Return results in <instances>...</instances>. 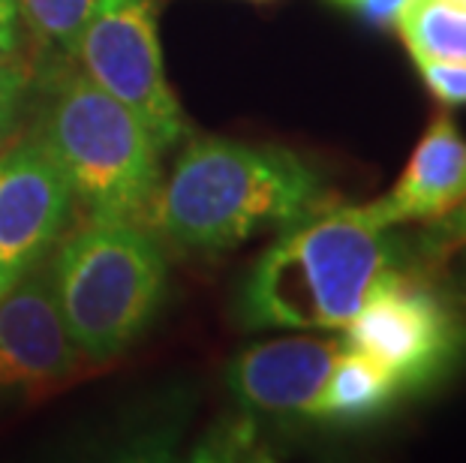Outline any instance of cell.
Listing matches in <instances>:
<instances>
[{
	"label": "cell",
	"instance_id": "obj_15",
	"mask_svg": "<svg viewBox=\"0 0 466 463\" xmlns=\"http://www.w3.org/2000/svg\"><path fill=\"white\" fill-rule=\"evenodd\" d=\"M424 253H428V259H449L451 253H458L463 244H466V199L458 205V208H451L445 216L440 220H433V226L428 232H424Z\"/></svg>",
	"mask_w": 466,
	"mask_h": 463
},
{
	"label": "cell",
	"instance_id": "obj_21",
	"mask_svg": "<svg viewBox=\"0 0 466 463\" xmlns=\"http://www.w3.org/2000/svg\"><path fill=\"white\" fill-rule=\"evenodd\" d=\"M0 298H4V286H0Z\"/></svg>",
	"mask_w": 466,
	"mask_h": 463
},
{
	"label": "cell",
	"instance_id": "obj_12",
	"mask_svg": "<svg viewBox=\"0 0 466 463\" xmlns=\"http://www.w3.org/2000/svg\"><path fill=\"white\" fill-rule=\"evenodd\" d=\"M394 27L415 61L466 64V6L451 0H412Z\"/></svg>",
	"mask_w": 466,
	"mask_h": 463
},
{
	"label": "cell",
	"instance_id": "obj_14",
	"mask_svg": "<svg viewBox=\"0 0 466 463\" xmlns=\"http://www.w3.org/2000/svg\"><path fill=\"white\" fill-rule=\"evenodd\" d=\"M424 85L436 100L449 106H466V64L463 61H415Z\"/></svg>",
	"mask_w": 466,
	"mask_h": 463
},
{
	"label": "cell",
	"instance_id": "obj_18",
	"mask_svg": "<svg viewBox=\"0 0 466 463\" xmlns=\"http://www.w3.org/2000/svg\"><path fill=\"white\" fill-rule=\"evenodd\" d=\"M352 13H359L364 22H373V25H394L398 15L403 13L412 0H334Z\"/></svg>",
	"mask_w": 466,
	"mask_h": 463
},
{
	"label": "cell",
	"instance_id": "obj_16",
	"mask_svg": "<svg viewBox=\"0 0 466 463\" xmlns=\"http://www.w3.org/2000/svg\"><path fill=\"white\" fill-rule=\"evenodd\" d=\"M27 78H31V70L22 61L0 70V142H4V136L15 121L18 103H22V96L27 91Z\"/></svg>",
	"mask_w": 466,
	"mask_h": 463
},
{
	"label": "cell",
	"instance_id": "obj_2",
	"mask_svg": "<svg viewBox=\"0 0 466 463\" xmlns=\"http://www.w3.org/2000/svg\"><path fill=\"white\" fill-rule=\"evenodd\" d=\"M367 205L322 208L283 229L247 274V328L343 331L391 268V238Z\"/></svg>",
	"mask_w": 466,
	"mask_h": 463
},
{
	"label": "cell",
	"instance_id": "obj_9",
	"mask_svg": "<svg viewBox=\"0 0 466 463\" xmlns=\"http://www.w3.org/2000/svg\"><path fill=\"white\" fill-rule=\"evenodd\" d=\"M337 337H280L241 352L229 367L235 398L265 412H310L337 356Z\"/></svg>",
	"mask_w": 466,
	"mask_h": 463
},
{
	"label": "cell",
	"instance_id": "obj_1",
	"mask_svg": "<svg viewBox=\"0 0 466 463\" xmlns=\"http://www.w3.org/2000/svg\"><path fill=\"white\" fill-rule=\"evenodd\" d=\"M329 208L310 166L274 145L208 136L187 142L157 193L151 223L184 250L220 253Z\"/></svg>",
	"mask_w": 466,
	"mask_h": 463
},
{
	"label": "cell",
	"instance_id": "obj_3",
	"mask_svg": "<svg viewBox=\"0 0 466 463\" xmlns=\"http://www.w3.org/2000/svg\"><path fill=\"white\" fill-rule=\"evenodd\" d=\"M48 277L85 358H115L147 328L166 289V256L147 223L87 214L55 244Z\"/></svg>",
	"mask_w": 466,
	"mask_h": 463
},
{
	"label": "cell",
	"instance_id": "obj_5",
	"mask_svg": "<svg viewBox=\"0 0 466 463\" xmlns=\"http://www.w3.org/2000/svg\"><path fill=\"white\" fill-rule=\"evenodd\" d=\"M73 61L94 85L130 108L160 151L187 136V117L166 78L157 0H96Z\"/></svg>",
	"mask_w": 466,
	"mask_h": 463
},
{
	"label": "cell",
	"instance_id": "obj_8",
	"mask_svg": "<svg viewBox=\"0 0 466 463\" xmlns=\"http://www.w3.org/2000/svg\"><path fill=\"white\" fill-rule=\"evenodd\" d=\"M82 361L57 310L48 265H36L0 298V394L43 398L69 386Z\"/></svg>",
	"mask_w": 466,
	"mask_h": 463
},
{
	"label": "cell",
	"instance_id": "obj_20",
	"mask_svg": "<svg viewBox=\"0 0 466 463\" xmlns=\"http://www.w3.org/2000/svg\"><path fill=\"white\" fill-rule=\"evenodd\" d=\"M451 4H458V6H466V0H451Z\"/></svg>",
	"mask_w": 466,
	"mask_h": 463
},
{
	"label": "cell",
	"instance_id": "obj_11",
	"mask_svg": "<svg viewBox=\"0 0 466 463\" xmlns=\"http://www.w3.org/2000/svg\"><path fill=\"white\" fill-rule=\"evenodd\" d=\"M398 394L400 386L389 370L380 367L373 358L346 347L337 356L329 379H325L319 398L313 400L307 416L352 425V421H367L380 416L382 409H389V403Z\"/></svg>",
	"mask_w": 466,
	"mask_h": 463
},
{
	"label": "cell",
	"instance_id": "obj_6",
	"mask_svg": "<svg viewBox=\"0 0 466 463\" xmlns=\"http://www.w3.org/2000/svg\"><path fill=\"white\" fill-rule=\"evenodd\" d=\"M461 322L431 286L389 268L343 328V343L373 358L400 391L433 382L461 356Z\"/></svg>",
	"mask_w": 466,
	"mask_h": 463
},
{
	"label": "cell",
	"instance_id": "obj_19",
	"mask_svg": "<svg viewBox=\"0 0 466 463\" xmlns=\"http://www.w3.org/2000/svg\"><path fill=\"white\" fill-rule=\"evenodd\" d=\"M461 250H463V289H466V244H463Z\"/></svg>",
	"mask_w": 466,
	"mask_h": 463
},
{
	"label": "cell",
	"instance_id": "obj_10",
	"mask_svg": "<svg viewBox=\"0 0 466 463\" xmlns=\"http://www.w3.org/2000/svg\"><path fill=\"white\" fill-rule=\"evenodd\" d=\"M466 199V139L449 112H440L412 151L400 181L367 208L382 226L433 223Z\"/></svg>",
	"mask_w": 466,
	"mask_h": 463
},
{
	"label": "cell",
	"instance_id": "obj_7",
	"mask_svg": "<svg viewBox=\"0 0 466 463\" xmlns=\"http://www.w3.org/2000/svg\"><path fill=\"white\" fill-rule=\"evenodd\" d=\"M76 196L39 136L0 154V286H13L64 238Z\"/></svg>",
	"mask_w": 466,
	"mask_h": 463
},
{
	"label": "cell",
	"instance_id": "obj_4",
	"mask_svg": "<svg viewBox=\"0 0 466 463\" xmlns=\"http://www.w3.org/2000/svg\"><path fill=\"white\" fill-rule=\"evenodd\" d=\"M36 136L87 214L151 226L163 186L160 145L82 70L57 73Z\"/></svg>",
	"mask_w": 466,
	"mask_h": 463
},
{
	"label": "cell",
	"instance_id": "obj_17",
	"mask_svg": "<svg viewBox=\"0 0 466 463\" xmlns=\"http://www.w3.org/2000/svg\"><path fill=\"white\" fill-rule=\"evenodd\" d=\"M22 55V15L15 0H0V70Z\"/></svg>",
	"mask_w": 466,
	"mask_h": 463
},
{
	"label": "cell",
	"instance_id": "obj_13",
	"mask_svg": "<svg viewBox=\"0 0 466 463\" xmlns=\"http://www.w3.org/2000/svg\"><path fill=\"white\" fill-rule=\"evenodd\" d=\"M96 0H15L22 27L43 52L73 61Z\"/></svg>",
	"mask_w": 466,
	"mask_h": 463
}]
</instances>
